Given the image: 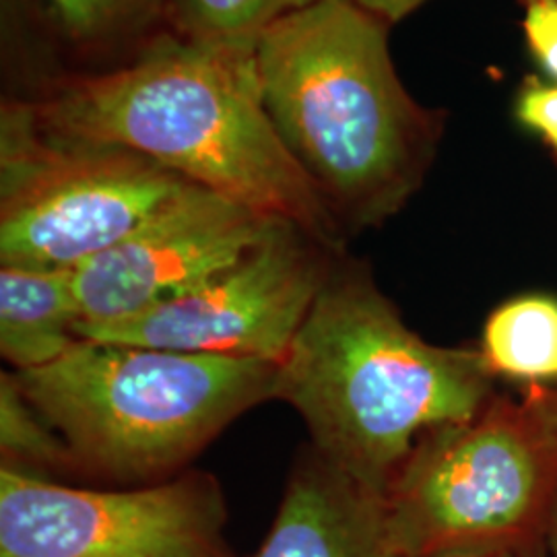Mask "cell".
<instances>
[{
  "label": "cell",
  "instance_id": "1",
  "mask_svg": "<svg viewBox=\"0 0 557 557\" xmlns=\"http://www.w3.org/2000/svg\"><path fill=\"white\" fill-rule=\"evenodd\" d=\"M255 71L278 137L345 238L418 193L438 119L398 79L386 21L349 0H317L260 38Z\"/></svg>",
  "mask_w": 557,
  "mask_h": 557
},
{
  "label": "cell",
  "instance_id": "2",
  "mask_svg": "<svg viewBox=\"0 0 557 557\" xmlns=\"http://www.w3.org/2000/svg\"><path fill=\"white\" fill-rule=\"evenodd\" d=\"M494 382L479 349L419 337L343 252L278 363L275 400L298 411L320 457L384 496L418 440L475 418Z\"/></svg>",
  "mask_w": 557,
  "mask_h": 557
},
{
  "label": "cell",
  "instance_id": "3",
  "mask_svg": "<svg viewBox=\"0 0 557 557\" xmlns=\"http://www.w3.org/2000/svg\"><path fill=\"white\" fill-rule=\"evenodd\" d=\"M29 108L50 133L131 149L345 252L347 238L264 110L255 57L163 41Z\"/></svg>",
  "mask_w": 557,
  "mask_h": 557
},
{
  "label": "cell",
  "instance_id": "4",
  "mask_svg": "<svg viewBox=\"0 0 557 557\" xmlns=\"http://www.w3.org/2000/svg\"><path fill=\"white\" fill-rule=\"evenodd\" d=\"M13 374L75 469L140 487L176 478L234 419L275 400L278 363L81 338Z\"/></svg>",
  "mask_w": 557,
  "mask_h": 557
},
{
  "label": "cell",
  "instance_id": "5",
  "mask_svg": "<svg viewBox=\"0 0 557 557\" xmlns=\"http://www.w3.org/2000/svg\"><path fill=\"white\" fill-rule=\"evenodd\" d=\"M557 428L543 384L425 432L384 494L398 557L549 556Z\"/></svg>",
  "mask_w": 557,
  "mask_h": 557
},
{
  "label": "cell",
  "instance_id": "6",
  "mask_svg": "<svg viewBox=\"0 0 557 557\" xmlns=\"http://www.w3.org/2000/svg\"><path fill=\"white\" fill-rule=\"evenodd\" d=\"M186 184L131 149L50 133L29 103H9L0 126V262L75 269Z\"/></svg>",
  "mask_w": 557,
  "mask_h": 557
},
{
  "label": "cell",
  "instance_id": "7",
  "mask_svg": "<svg viewBox=\"0 0 557 557\" xmlns=\"http://www.w3.org/2000/svg\"><path fill=\"white\" fill-rule=\"evenodd\" d=\"M225 529L209 473L87 490L0 469V557H236Z\"/></svg>",
  "mask_w": 557,
  "mask_h": 557
},
{
  "label": "cell",
  "instance_id": "8",
  "mask_svg": "<svg viewBox=\"0 0 557 557\" xmlns=\"http://www.w3.org/2000/svg\"><path fill=\"white\" fill-rule=\"evenodd\" d=\"M338 250L278 221L250 252L131 319L79 324V337L281 363Z\"/></svg>",
  "mask_w": 557,
  "mask_h": 557
},
{
  "label": "cell",
  "instance_id": "9",
  "mask_svg": "<svg viewBox=\"0 0 557 557\" xmlns=\"http://www.w3.org/2000/svg\"><path fill=\"white\" fill-rule=\"evenodd\" d=\"M278 221L188 182L114 246L73 269L81 324L131 319L197 287Z\"/></svg>",
  "mask_w": 557,
  "mask_h": 557
},
{
  "label": "cell",
  "instance_id": "10",
  "mask_svg": "<svg viewBox=\"0 0 557 557\" xmlns=\"http://www.w3.org/2000/svg\"><path fill=\"white\" fill-rule=\"evenodd\" d=\"M252 557H398L384 496L308 446L287 479L277 517Z\"/></svg>",
  "mask_w": 557,
  "mask_h": 557
},
{
  "label": "cell",
  "instance_id": "11",
  "mask_svg": "<svg viewBox=\"0 0 557 557\" xmlns=\"http://www.w3.org/2000/svg\"><path fill=\"white\" fill-rule=\"evenodd\" d=\"M79 324L73 269L2 264L0 354L15 372L62 358L79 343Z\"/></svg>",
  "mask_w": 557,
  "mask_h": 557
},
{
  "label": "cell",
  "instance_id": "12",
  "mask_svg": "<svg viewBox=\"0 0 557 557\" xmlns=\"http://www.w3.org/2000/svg\"><path fill=\"white\" fill-rule=\"evenodd\" d=\"M481 356L496 379L527 386L557 380V298L531 294L498 306L483 326Z\"/></svg>",
  "mask_w": 557,
  "mask_h": 557
},
{
  "label": "cell",
  "instance_id": "13",
  "mask_svg": "<svg viewBox=\"0 0 557 557\" xmlns=\"http://www.w3.org/2000/svg\"><path fill=\"white\" fill-rule=\"evenodd\" d=\"M312 2L317 0H165V13L184 40L250 59L277 21Z\"/></svg>",
  "mask_w": 557,
  "mask_h": 557
},
{
  "label": "cell",
  "instance_id": "14",
  "mask_svg": "<svg viewBox=\"0 0 557 557\" xmlns=\"http://www.w3.org/2000/svg\"><path fill=\"white\" fill-rule=\"evenodd\" d=\"M0 453L4 469L32 478L75 469L66 442L25 398L15 374L0 376Z\"/></svg>",
  "mask_w": 557,
  "mask_h": 557
},
{
  "label": "cell",
  "instance_id": "15",
  "mask_svg": "<svg viewBox=\"0 0 557 557\" xmlns=\"http://www.w3.org/2000/svg\"><path fill=\"white\" fill-rule=\"evenodd\" d=\"M60 34L101 46L145 32L165 13V0H41Z\"/></svg>",
  "mask_w": 557,
  "mask_h": 557
},
{
  "label": "cell",
  "instance_id": "16",
  "mask_svg": "<svg viewBox=\"0 0 557 557\" xmlns=\"http://www.w3.org/2000/svg\"><path fill=\"white\" fill-rule=\"evenodd\" d=\"M515 116L557 153V81L524 79L515 101Z\"/></svg>",
  "mask_w": 557,
  "mask_h": 557
},
{
  "label": "cell",
  "instance_id": "17",
  "mask_svg": "<svg viewBox=\"0 0 557 557\" xmlns=\"http://www.w3.org/2000/svg\"><path fill=\"white\" fill-rule=\"evenodd\" d=\"M522 27L543 75L557 81V0H524Z\"/></svg>",
  "mask_w": 557,
  "mask_h": 557
},
{
  "label": "cell",
  "instance_id": "18",
  "mask_svg": "<svg viewBox=\"0 0 557 557\" xmlns=\"http://www.w3.org/2000/svg\"><path fill=\"white\" fill-rule=\"evenodd\" d=\"M359 9L376 15L379 20L386 23H397L411 15L416 9H419L428 0H349Z\"/></svg>",
  "mask_w": 557,
  "mask_h": 557
},
{
  "label": "cell",
  "instance_id": "19",
  "mask_svg": "<svg viewBox=\"0 0 557 557\" xmlns=\"http://www.w3.org/2000/svg\"><path fill=\"white\" fill-rule=\"evenodd\" d=\"M543 393H545V403H547V409H549V416L554 419L557 428V388L552 386H543Z\"/></svg>",
  "mask_w": 557,
  "mask_h": 557
},
{
  "label": "cell",
  "instance_id": "20",
  "mask_svg": "<svg viewBox=\"0 0 557 557\" xmlns=\"http://www.w3.org/2000/svg\"><path fill=\"white\" fill-rule=\"evenodd\" d=\"M547 552L549 556L557 557V506L554 518H552V527H549V537H547Z\"/></svg>",
  "mask_w": 557,
  "mask_h": 557
},
{
  "label": "cell",
  "instance_id": "21",
  "mask_svg": "<svg viewBox=\"0 0 557 557\" xmlns=\"http://www.w3.org/2000/svg\"><path fill=\"white\" fill-rule=\"evenodd\" d=\"M469 557H547V556H522V554H485V556Z\"/></svg>",
  "mask_w": 557,
  "mask_h": 557
}]
</instances>
